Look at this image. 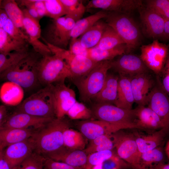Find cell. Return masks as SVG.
I'll return each mask as SVG.
<instances>
[{
	"label": "cell",
	"instance_id": "obj_40",
	"mask_svg": "<svg viewBox=\"0 0 169 169\" xmlns=\"http://www.w3.org/2000/svg\"><path fill=\"white\" fill-rule=\"evenodd\" d=\"M116 153L112 150L95 152L88 155L86 164L83 169H92L105 160L110 158Z\"/></svg>",
	"mask_w": 169,
	"mask_h": 169
},
{
	"label": "cell",
	"instance_id": "obj_45",
	"mask_svg": "<svg viewBox=\"0 0 169 169\" xmlns=\"http://www.w3.org/2000/svg\"><path fill=\"white\" fill-rule=\"evenodd\" d=\"M115 0H92L89 2L86 9L100 8L109 12H114Z\"/></svg>",
	"mask_w": 169,
	"mask_h": 169
},
{
	"label": "cell",
	"instance_id": "obj_16",
	"mask_svg": "<svg viewBox=\"0 0 169 169\" xmlns=\"http://www.w3.org/2000/svg\"><path fill=\"white\" fill-rule=\"evenodd\" d=\"M76 124L80 132L90 140L101 135L111 134L120 130L125 129L121 126L99 120H78Z\"/></svg>",
	"mask_w": 169,
	"mask_h": 169
},
{
	"label": "cell",
	"instance_id": "obj_1",
	"mask_svg": "<svg viewBox=\"0 0 169 169\" xmlns=\"http://www.w3.org/2000/svg\"><path fill=\"white\" fill-rule=\"evenodd\" d=\"M70 123L64 117L55 118L38 130L33 137L34 152L44 157H48L65 148L63 133L70 127Z\"/></svg>",
	"mask_w": 169,
	"mask_h": 169
},
{
	"label": "cell",
	"instance_id": "obj_17",
	"mask_svg": "<svg viewBox=\"0 0 169 169\" xmlns=\"http://www.w3.org/2000/svg\"><path fill=\"white\" fill-rule=\"evenodd\" d=\"M147 68L140 57L135 55L125 54L112 61L111 69L119 75L131 77L146 73Z\"/></svg>",
	"mask_w": 169,
	"mask_h": 169
},
{
	"label": "cell",
	"instance_id": "obj_34",
	"mask_svg": "<svg viewBox=\"0 0 169 169\" xmlns=\"http://www.w3.org/2000/svg\"><path fill=\"white\" fill-rule=\"evenodd\" d=\"M0 8L4 9L14 24L26 34L23 24V12L16 1L13 0H2L0 1Z\"/></svg>",
	"mask_w": 169,
	"mask_h": 169
},
{
	"label": "cell",
	"instance_id": "obj_29",
	"mask_svg": "<svg viewBox=\"0 0 169 169\" xmlns=\"http://www.w3.org/2000/svg\"><path fill=\"white\" fill-rule=\"evenodd\" d=\"M107 25L105 22L101 20L96 22L80 36L79 39L82 45L88 49L96 46Z\"/></svg>",
	"mask_w": 169,
	"mask_h": 169
},
{
	"label": "cell",
	"instance_id": "obj_47",
	"mask_svg": "<svg viewBox=\"0 0 169 169\" xmlns=\"http://www.w3.org/2000/svg\"><path fill=\"white\" fill-rule=\"evenodd\" d=\"M159 74L161 88L169 97V55Z\"/></svg>",
	"mask_w": 169,
	"mask_h": 169
},
{
	"label": "cell",
	"instance_id": "obj_41",
	"mask_svg": "<svg viewBox=\"0 0 169 169\" xmlns=\"http://www.w3.org/2000/svg\"><path fill=\"white\" fill-rule=\"evenodd\" d=\"M92 169H131L130 166L121 159L116 153L110 158Z\"/></svg>",
	"mask_w": 169,
	"mask_h": 169
},
{
	"label": "cell",
	"instance_id": "obj_6",
	"mask_svg": "<svg viewBox=\"0 0 169 169\" xmlns=\"http://www.w3.org/2000/svg\"><path fill=\"white\" fill-rule=\"evenodd\" d=\"M39 82L45 86L71 79L72 75L68 65L63 59L55 54L42 56L37 66Z\"/></svg>",
	"mask_w": 169,
	"mask_h": 169
},
{
	"label": "cell",
	"instance_id": "obj_22",
	"mask_svg": "<svg viewBox=\"0 0 169 169\" xmlns=\"http://www.w3.org/2000/svg\"><path fill=\"white\" fill-rule=\"evenodd\" d=\"M169 130L166 128L151 132L147 135L133 132L139 151L141 154L162 145Z\"/></svg>",
	"mask_w": 169,
	"mask_h": 169
},
{
	"label": "cell",
	"instance_id": "obj_33",
	"mask_svg": "<svg viewBox=\"0 0 169 169\" xmlns=\"http://www.w3.org/2000/svg\"><path fill=\"white\" fill-rule=\"evenodd\" d=\"M85 138L80 132L68 128L63 133L64 146L69 150H83L85 148Z\"/></svg>",
	"mask_w": 169,
	"mask_h": 169
},
{
	"label": "cell",
	"instance_id": "obj_12",
	"mask_svg": "<svg viewBox=\"0 0 169 169\" xmlns=\"http://www.w3.org/2000/svg\"><path fill=\"white\" fill-rule=\"evenodd\" d=\"M52 88L56 117L63 118L77 101L75 92L64 82L52 84Z\"/></svg>",
	"mask_w": 169,
	"mask_h": 169
},
{
	"label": "cell",
	"instance_id": "obj_14",
	"mask_svg": "<svg viewBox=\"0 0 169 169\" xmlns=\"http://www.w3.org/2000/svg\"><path fill=\"white\" fill-rule=\"evenodd\" d=\"M143 33L153 39L163 37L165 20L152 10L142 6L139 10Z\"/></svg>",
	"mask_w": 169,
	"mask_h": 169
},
{
	"label": "cell",
	"instance_id": "obj_4",
	"mask_svg": "<svg viewBox=\"0 0 169 169\" xmlns=\"http://www.w3.org/2000/svg\"><path fill=\"white\" fill-rule=\"evenodd\" d=\"M105 22L112 28L124 42L126 54L138 46L141 38L139 27L130 15L116 12H107Z\"/></svg>",
	"mask_w": 169,
	"mask_h": 169
},
{
	"label": "cell",
	"instance_id": "obj_18",
	"mask_svg": "<svg viewBox=\"0 0 169 169\" xmlns=\"http://www.w3.org/2000/svg\"><path fill=\"white\" fill-rule=\"evenodd\" d=\"M34 151V146L32 137L11 145L2 151L4 158L12 169L20 164Z\"/></svg>",
	"mask_w": 169,
	"mask_h": 169
},
{
	"label": "cell",
	"instance_id": "obj_54",
	"mask_svg": "<svg viewBox=\"0 0 169 169\" xmlns=\"http://www.w3.org/2000/svg\"><path fill=\"white\" fill-rule=\"evenodd\" d=\"M163 37L169 39V20L165 22Z\"/></svg>",
	"mask_w": 169,
	"mask_h": 169
},
{
	"label": "cell",
	"instance_id": "obj_9",
	"mask_svg": "<svg viewBox=\"0 0 169 169\" xmlns=\"http://www.w3.org/2000/svg\"><path fill=\"white\" fill-rule=\"evenodd\" d=\"M120 130L111 135L117 155L128 163L131 169H137L141 155L133 132Z\"/></svg>",
	"mask_w": 169,
	"mask_h": 169
},
{
	"label": "cell",
	"instance_id": "obj_31",
	"mask_svg": "<svg viewBox=\"0 0 169 169\" xmlns=\"http://www.w3.org/2000/svg\"><path fill=\"white\" fill-rule=\"evenodd\" d=\"M126 49L125 44L106 50L101 49L95 46L89 49V57L97 62L112 60L117 56L126 54Z\"/></svg>",
	"mask_w": 169,
	"mask_h": 169
},
{
	"label": "cell",
	"instance_id": "obj_10",
	"mask_svg": "<svg viewBox=\"0 0 169 169\" xmlns=\"http://www.w3.org/2000/svg\"><path fill=\"white\" fill-rule=\"evenodd\" d=\"M53 54L60 57L66 62L70 71V80L84 75L89 72L99 62L89 58L75 55L69 50L55 47L45 43Z\"/></svg>",
	"mask_w": 169,
	"mask_h": 169
},
{
	"label": "cell",
	"instance_id": "obj_56",
	"mask_svg": "<svg viewBox=\"0 0 169 169\" xmlns=\"http://www.w3.org/2000/svg\"><path fill=\"white\" fill-rule=\"evenodd\" d=\"M156 169H169V162L160 165L157 167Z\"/></svg>",
	"mask_w": 169,
	"mask_h": 169
},
{
	"label": "cell",
	"instance_id": "obj_43",
	"mask_svg": "<svg viewBox=\"0 0 169 169\" xmlns=\"http://www.w3.org/2000/svg\"><path fill=\"white\" fill-rule=\"evenodd\" d=\"M146 7L153 10L166 21L169 20V0H148Z\"/></svg>",
	"mask_w": 169,
	"mask_h": 169
},
{
	"label": "cell",
	"instance_id": "obj_7",
	"mask_svg": "<svg viewBox=\"0 0 169 169\" xmlns=\"http://www.w3.org/2000/svg\"><path fill=\"white\" fill-rule=\"evenodd\" d=\"M90 109L92 118L117 125L126 129H138L135 109L127 110L113 104L93 103Z\"/></svg>",
	"mask_w": 169,
	"mask_h": 169
},
{
	"label": "cell",
	"instance_id": "obj_28",
	"mask_svg": "<svg viewBox=\"0 0 169 169\" xmlns=\"http://www.w3.org/2000/svg\"><path fill=\"white\" fill-rule=\"evenodd\" d=\"M0 99L6 105L18 106L21 103L24 96L23 89L18 84L10 81H6L1 86Z\"/></svg>",
	"mask_w": 169,
	"mask_h": 169
},
{
	"label": "cell",
	"instance_id": "obj_21",
	"mask_svg": "<svg viewBox=\"0 0 169 169\" xmlns=\"http://www.w3.org/2000/svg\"><path fill=\"white\" fill-rule=\"evenodd\" d=\"M130 78L135 102L138 105L145 106L147 105L148 95L152 90V81L146 73L137 74Z\"/></svg>",
	"mask_w": 169,
	"mask_h": 169
},
{
	"label": "cell",
	"instance_id": "obj_25",
	"mask_svg": "<svg viewBox=\"0 0 169 169\" xmlns=\"http://www.w3.org/2000/svg\"><path fill=\"white\" fill-rule=\"evenodd\" d=\"M87 156L83 150H71L65 148L47 157L74 167L83 169L87 162Z\"/></svg>",
	"mask_w": 169,
	"mask_h": 169
},
{
	"label": "cell",
	"instance_id": "obj_49",
	"mask_svg": "<svg viewBox=\"0 0 169 169\" xmlns=\"http://www.w3.org/2000/svg\"><path fill=\"white\" fill-rule=\"evenodd\" d=\"M115 148L114 144L111 137L99 145L83 150L87 155L95 152L106 150H112Z\"/></svg>",
	"mask_w": 169,
	"mask_h": 169
},
{
	"label": "cell",
	"instance_id": "obj_50",
	"mask_svg": "<svg viewBox=\"0 0 169 169\" xmlns=\"http://www.w3.org/2000/svg\"><path fill=\"white\" fill-rule=\"evenodd\" d=\"M111 134H105L99 136L90 140V142L86 148H90L100 145L110 138Z\"/></svg>",
	"mask_w": 169,
	"mask_h": 169
},
{
	"label": "cell",
	"instance_id": "obj_42",
	"mask_svg": "<svg viewBox=\"0 0 169 169\" xmlns=\"http://www.w3.org/2000/svg\"><path fill=\"white\" fill-rule=\"evenodd\" d=\"M44 157L34 152L13 169H43Z\"/></svg>",
	"mask_w": 169,
	"mask_h": 169
},
{
	"label": "cell",
	"instance_id": "obj_51",
	"mask_svg": "<svg viewBox=\"0 0 169 169\" xmlns=\"http://www.w3.org/2000/svg\"><path fill=\"white\" fill-rule=\"evenodd\" d=\"M9 115L6 106L2 105L0 106V127L4 124L8 118Z\"/></svg>",
	"mask_w": 169,
	"mask_h": 169
},
{
	"label": "cell",
	"instance_id": "obj_32",
	"mask_svg": "<svg viewBox=\"0 0 169 169\" xmlns=\"http://www.w3.org/2000/svg\"><path fill=\"white\" fill-rule=\"evenodd\" d=\"M28 43L26 42L19 41L14 39L3 28H0V53L28 50Z\"/></svg>",
	"mask_w": 169,
	"mask_h": 169
},
{
	"label": "cell",
	"instance_id": "obj_20",
	"mask_svg": "<svg viewBox=\"0 0 169 169\" xmlns=\"http://www.w3.org/2000/svg\"><path fill=\"white\" fill-rule=\"evenodd\" d=\"M135 110L138 129L152 132L166 128L160 117L150 107L138 105Z\"/></svg>",
	"mask_w": 169,
	"mask_h": 169
},
{
	"label": "cell",
	"instance_id": "obj_35",
	"mask_svg": "<svg viewBox=\"0 0 169 169\" xmlns=\"http://www.w3.org/2000/svg\"><path fill=\"white\" fill-rule=\"evenodd\" d=\"M29 50L0 53V74L16 65L29 54Z\"/></svg>",
	"mask_w": 169,
	"mask_h": 169
},
{
	"label": "cell",
	"instance_id": "obj_53",
	"mask_svg": "<svg viewBox=\"0 0 169 169\" xmlns=\"http://www.w3.org/2000/svg\"><path fill=\"white\" fill-rule=\"evenodd\" d=\"M0 169H12L4 158L2 151H0Z\"/></svg>",
	"mask_w": 169,
	"mask_h": 169
},
{
	"label": "cell",
	"instance_id": "obj_8",
	"mask_svg": "<svg viewBox=\"0 0 169 169\" xmlns=\"http://www.w3.org/2000/svg\"><path fill=\"white\" fill-rule=\"evenodd\" d=\"M75 23L67 15L53 19L43 31L42 38L45 43L66 49Z\"/></svg>",
	"mask_w": 169,
	"mask_h": 169
},
{
	"label": "cell",
	"instance_id": "obj_37",
	"mask_svg": "<svg viewBox=\"0 0 169 169\" xmlns=\"http://www.w3.org/2000/svg\"><path fill=\"white\" fill-rule=\"evenodd\" d=\"M64 8L66 15L75 22L81 19L86 9L83 2L79 0H60Z\"/></svg>",
	"mask_w": 169,
	"mask_h": 169
},
{
	"label": "cell",
	"instance_id": "obj_19",
	"mask_svg": "<svg viewBox=\"0 0 169 169\" xmlns=\"http://www.w3.org/2000/svg\"><path fill=\"white\" fill-rule=\"evenodd\" d=\"M147 105L160 117L169 130V97L161 87H156L152 89Z\"/></svg>",
	"mask_w": 169,
	"mask_h": 169
},
{
	"label": "cell",
	"instance_id": "obj_46",
	"mask_svg": "<svg viewBox=\"0 0 169 169\" xmlns=\"http://www.w3.org/2000/svg\"><path fill=\"white\" fill-rule=\"evenodd\" d=\"M69 50L75 55L89 58V49L82 45L79 38L71 39Z\"/></svg>",
	"mask_w": 169,
	"mask_h": 169
},
{
	"label": "cell",
	"instance_id": "obj_36",
	"mask_svg": "<svg viewBox=\"0 0 169 169\" xmlns=\"http://www.w3.org/2000/svg\"><path fill=\"white\" fill-rule=\"evenodd\" d=\"M123 44L124 41L115 31L108 25L99 42L96 46L103 50L111 49Z\"/></svg>",
	"mask_w": 169,
	"mask_h": 169
},
{
	"label": "cell",
	"instance_id": "obj_3",
	"mask_svg": "<svg viewBox=\"0 0 169 169\" xmlns=\"http://www.w3.org/2000/svg\"><path fill=\"white\" fill-rule=\"evenodd\" d=\"M112 60L99 62L86 75L71 80L78 90L80 101L90 102L92 98L101 90L108 71L111 69Z\"/></svg>",
	"mask_w": 169,
	"mask_h": 169
},
{
	"label": "cell",
	"instance_id": "obj_52",
	"mask_svg": "<svg viewBox=\"0 0 169 169\" xmlns=\"http://www.w3.org/2000/svg\"><path fill=\"white\" fill-rule=\"evenodd\" d=\"M9 18L5 10L0 9V28H3Z\"/></svg>",
	"mask_w": 169,
	"mask_h": 169
},
{
	"label": "cell",
	"instance_id": "obj_48",
	"mask_svg": "<svg viewBox=\"0 0 169 169\" xmlns=\"http://www.w3.org/2000/svg\"><path fill=\"white\" fill-rule=\"evenodd\" d=\"M43 169H83L80 168L74 167L64 162L55 161L49 157H44Z\"/></svg>",
	"mask_w": 169,
	"mask_h": 169
},
{
	"label": "cell",
	"instance_id": "obj_55",
	"mask_svg": "<svg viewBox=\"0 0 169 169\" xmlns=\"http://www.w3.org/2000/svg\"><path fill=\"white\" fill-rule=\"evenodd\" d=\"M165 151L169 162V139L167 141L164 148Z\"/></svg>",
	"mask_w": 169,
	"mask_h": 169
},
{
	"label": "cell",
	"instance_id": "obj_2",
	"mask_svg": "<svg viewBox=\"0 0 169 169\" xmlns=\"http://www.w3.org/2000/svg\"><path fill=\"white\" fill-rule=\"evenodd\" d=\"M42 57L33 49L28 55L16 65L0 74L1 79L14 83L26 90L36 88L40 84L37 66Z\"/></svg>",
	"mask_w": 169,
	"mask_h": 169
},
{
	"label": "cell",
	"instance_id": "obj_13",
	"mask_svg": "<svg viewBox=\"0 0 169 169\" xmlns=\"http://www.w3.org/2000/svg\"><path fill=\"white\" fill-rule=\"evenodd\" d=\"M23 13V24L26 35L28 37V42L33 49L42 56L53 55L48 46L41 42V31L39 20L32 17L26 8L22 9Z\"/></svg>",
	"mask_w": 169,
	"mask_h": 169
},
{
	"label": "cell",
	"instance_id": "obj_24",
	"mask_svg": "<svg viewBox=\"0 0 169 169\" xmlns=\"http://www.w3.org/2000/svg\"><path fill=\"white\" fill-rule=\"evenodd\" d=\"M38 130L18 128L0 129V151L7 146L33 136Z\"/></svg>",
	"mask_w": 169,
	"mask_h": 169
},
{
	"label": "cell",
	"instance_id": "obj_5",
	"mask_svg": "<svg viewBox=\"0 0 169 169\" xmlns=\"http://www.w3.org/2000/svg\"><path fill=\"white\" fill-rule=\"evenodd\" d=\"M14 112L45 118H55L52 84L27 98L16 106Z\"/></svg>",
	"mask_w": 169,
	"mask_h": 169
},
{
	"label": "cell",
	"instance_id": "obj_26",
	"mask_svg": "<svg viewBox=\"0 0 169 169\" xmlns=\"http://www.w3.org/2000/svg\"><path fill=\"white\" fill-rule=\"evenodd\" d=\"M134 102L130 77L119 75L117 98L114 105L122 108L131 110Z\"/></svg>",
	"mask_w": 169,
	"mask_h": 169
},
{
	"label": "cell",
	"instance_id": "obj_27",
	"mask_svg": "<svg viewBox=\"0 0 169 169\" xmlns=\"http://www.w3.org/2000/svg\"><path fill=\"white\" fill-rule=\"evenodd\" d=\"M166 156L162 145L141 153L137 169H156L160 165L165 163Z\"/></svg>",
	"mask_w": 169,
	"mask_h": 169
},
{
	"label": "cell",
	"instance_id": "obj_15",
	"mask_svg": "<svg viewBox=\"0 0 169 169\" xmlns=\"http://www.w3.org/2000/svg\"><path fill=\"white\" fill-rule=\"evenodd\" d=\"M56 118V117H55ZM55 118H45L14 112L0 129L18 128L38 130Z\"/></svg>",
	"mask_w": 169,
	"mask_h": 169
},
{
	"label": "cell",
	"instance_id": "obj_38",
	"mask_svg": "<svg viewBox=\"0 0 169 169\" xmlns=\"http://www.w3.org/2000/svg\"><path fill=\"white\" fill-rule=\"evenodd\" d=\"M72 120H85L92 118L91 111L84 104L77 101L66 114Z\"/></svg>",
	"mask_w": 169,
	"mask_h": 169
},
{
	"label": "cell",
	"instance_id": "obj_44",
	"mask_svg": "<svg viewBox=\"0 0 169 169\" xmlns=\"http://www.w3.org/2000/svg\"><path fill=\"white\" fill-rule=\"evenodd\" d=\"M2 28L9 36L14 39L28 43V36L21 29L16 26L9 18Z\"/></svg>",
	"mask_w": 169,
	"mask_h": 169
},
{
	"label": "cell",
	"instance_id": "obj_39",
	"mask_svg": "<svg viewBox=\"0 0 169 169\" xmlns=\"http://www.w3.org/2000/svg\"><path fill=\"white\" fill-rule=\"evenodd\" d=\"M46 16L56 19L66 15L64 6L60 0H44Z\"/></svg>",
	"mask_w": 169,
	"mask_h": 169
},
{
	"label": "cell",
	"instance_id": "obj_23",
	"mask_svg": "<svg viewBox=\"0 0 169 169\" xmlns=\"http://www.w3.org/2000/svg\"><path fill=\"white\" fill-rule=\"evenodd\" d=\"M119 76L108 73L101 90L91 99L93 103L114 104L117 100Z\"/></svg>",
	"mask_w": 169,
	"mask_h": 169
},
{
	"label": "cell",
	"instance_id": "obj_11",
	"mask_svg": "<svg viewBox=\"0 0 169 169\" xmlns=\"http://www.w3.org/2000/svg\"><path fill=\"white\" fill-rule=\"evenodd\" d=\"M140 57L146 67L156 74L162 71L167 53L166 46L155 39L151 43L140 47Z\"/></svg>",
	"mask_w": 169,
	"mask_h": 169
},
{
	"label": "cell",
	"instance_id": "obj_30",
	"mask_svg": "<svg viewBox=\"0 0 169 169\" xmlns=\"http://www.w3.org/2000/svg\"><path fill=\"white\" fill-rule=\"evenodd\" d=\"M107 15V12L100 11L75 22L71 32V39H75L80 36L98 21L105 18Z\"/></svg>",
	"mask_w": 169,
	"mask_h": 169
}]
</instances>
